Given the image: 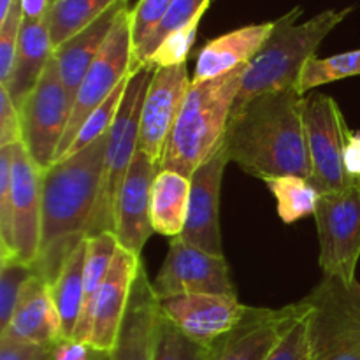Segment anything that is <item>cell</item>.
I'll return each instance as SVG.
<instances>
[{
  "label": "cell",
  "mask_w": 360,
  "mask_h": 360,
  "mask_svg": "<svg viewBox=\"0 0 360 360\" xmlns=\"http://www.w3.org/2000/svg\"><path fill=\"white\" fill-rule=\"evenodd\" d=\"M304 95L295 88L257 95L231 112L224 137L229 160L267 181L281 176L309 179Z\"/></svg>",
  "instance_id": "1"
},
{
  "label": "cell",
  "mask_w": 360,
  "mask_h": 360,
  "mask_svg": "<svg viewBox=\"0 0 360 360\" xmlns=\"http://www.w3.org/2000/svg\"><path fill=\"white\" fill-rule=\"evenodd\" d=\"M109 130L94 144L42 171V238L35 276L48 285L88 238L101 193Z\"/></svg>",
  "instance_id": "2"
},
{
  "label": "cell",
  "mask_w": 360,
  "mask_h": 360,
  "mask_svg": "<svg viewBox=\"0 0 360 360\" xmlns=\"http://www.w3.org/2000/svg\"><path fill=\"white\" fill-rule=\"evenodd\" d=\"M354 11V7L345 9H327L319 13L311 20L297 23L302 14V7L295 6L276 20L273 34L267 39L252 62L245 67L241 81V90L236 97L232 111L255 98L257 95L267 91L297 90L299 77L306 63L316 56V49L323 39Z\"/></svg>",
  "instance_id": "3"
},
{
  "label": "cell",
  "mask_w": 360,
  "mask_h": 360,
  "mask_svg": "<svg viewBox=\"0 0 360 360\" xmlns=\"http://www.w3.org/2000/svg\"><path fill=\"white\" fill-rule=\"evenodd\" d=\"M245 67L200 83L192 81L165 144L160 171H174L192 178L221 146L236 97L241 90Z\"/></svg>",
  "instance_id": "4"
},
{
  "label": "cell",
  "mask_w": 360,
  "mask_h": 360,
  "mask_svg": "<svg viewBox=\"0 0 360 360\" xmlns=\"http://www.w3.org/2000/svg\"><path fill=\"white\" fill-rule=\"evenodd\" d=\"M309 360H360V283L323 280L302 299Z\"/></svg>",
  "instance_id": "5"
},
{
  "label": "cell",
  "mask_w": 360,
  "mask_h": 360,
  "mask_svg": "<svg viewBox=\"0 0 360 360\" xmlns=\"http://www.w3.org/2000/svg\"><path fill=\"white\" fill-rule=\"evenodd\" d=\"M153 72V67H144L139 72L129 76V84L123 94L118 115L109 129L101 193H98L88 238L102 234V232H115L116 200H118L123 179L139 150L141 115H143L144 97H146Z\"/></svg>",
  "instance_id": "6"
},
{
  "label": "cell",
  "mask_w": 360,
  "mask_h": 360,
  "mask_svg": "<svg viewBox=\"0 0 360 360\" xmlns=\"http://www.w3.org/2000/svg\"><path fill=\"white\" fill-rule=\"evenodd\" d=\"M132 28H130V9L127 7L120 14L115 28L109 34L108 41L102 46L101 53L88 72L84 74L79 88L74 97L72 109H70L69 125H67L63 139L56 151V160H62L67 155L69 148L72 146L77 132L88 116L108 101L109 95L130 76V60H132Z\"/></svg>",
  "instance_id": "7"
},
{
  "label": "cell",
  "mask_w": 360,
  "mask_h": 360,
  "mask_svg": "<svg viewBox=\"0 0 360 360\" xmlns=\"http://www.w3.org/2000/svg\"><path fill=\"white\" fill-rule=\"evenodd\" d=\"M323 276L354 283L360 259V181L322 193L315 210Z\"/></svg>",
  "instance_id": "8"
},
{
  "label": "cell",
  "mask_w": 360,
  "mask_h": 360,
  "mask_svg": "<svg viewBox=\"0 0 360 360\" xmlns=\"http://www.w3.org/2000/svg\"><path fill=\"white\" fill-rule=\"evenodd\" d=\"M72 98L67 94L55 60H49L44 74L20 105L21 143L41 171L51 167L69 125Z\"/></svg>",
  "instance_id": "9"
},
{
  "label": "cell",
  "mask_w": 360,
  "mask_h": 360,
  "mask_svg": "<svg viewBox=\"0 0 360 360\" xmlns=\"http://www.w3.org/2000/svg\"><path fill=\"white\" fill-rule=\"evenodd\" d=\"M304 129L311 176L309 183L322 193L340 192L354 185L345 167L348 129L340 105L333 97L315 94L306 97Z\"/></svg>",
  "instance_id": "10"
},
{
  "label": "cell",
  "mask_w": 360,
  "mask_h": 360,
  "mask_svg": "<svg viewBox=\"0 0 360 360\" xmlns=\"http://www.w3.org/2000/svg\"><path fill=\"white\" fill-rule=\"evenodd\" d=\"M151 285L158 301L195 294L238 297L225 255L204 252L179 236L169 241L167 255Z\"/></svg>",
  "instance_id": "11"
},
{
  "label": "cell",
  "mask_w": 360,
  "mask_h": 360,
  "mask_svg": "<svg viewBox=\"0 0 360 360\" xmlns=\"http://www.w3.org/2000/svg\"><path fill=\"white\" fill-rule=\"evenodd\" d=\"M304 316L302 299L278 309L248 306L238 327L211 347L210 360H267L285 334Z\"/></svg>",
  "instance_id": "12"
},
{
  "label": "cell",
  "mask_w": 360,
  "mask_h": 360,
  "mask_svg": "<svg viewBox=\"0 0 360 360\" xmlns=\"http://www.w3.org/2000/svg\"><path fill=\"white\" fill-rule=\"evenodd\" d=\"M141 264V255L120 246L90 309L86 345L91 350L111 354L115 348Z\"/></svg>",
  "instance_id": "13"
},
{
  "label": "cell",
  "mask_w": 360,
  "mask_h": 360,
  "mask_svg": "<svg viewBox=\"0 0 360 360\" xmlns=\"http://www.w3.org/2000/svg\"><path fill=\"white\" fill-rule=\"evenodd\" d=\"M186 63L155 69L143 104L139 125V150L160 165L165 144L190 90Z\"/></svg>",
  "instance_id": "14"
},
{
  "label": "cell",
  "mask_w": 360,
  "mask_h": 360,
  "mask_svg": "<svg viewBox=\"0 0 360 360\" xmlns=\"http://www.w3.org/2000/svg\"><path fill=\"white\" fill-rule=\"evenodd\" d=\"M224 143L190 178V200L186 224L179 236L213 255H224L220 232V192L229 164Z\"/></svg>",
  "instance_id": "15"
},
{
  "label": "cell",
  "mask_w": 360,
  "mask_h": 360,
  "mask_svg": "<svg viewBox=\"0 0 360 360\" xmlns=\"http://www.w3.org/2000/svg\"><path fill=\"white\" fill-rule=\"evenodd\" d=\"M158 171V162L137 150L116 200L115 236L122 248L136 255H141L155 232L151 225V186Z\"/></svg>",
  "instance_id": "16"
},
{
  "label": "cell",
  "mask_w": 360,
  "mask_h": 360,
  "mask_svg": "<svg viewBox=\"0 0 360 360\" xmlns=\"http://www.w3.org/2000/svg\"><path fill=\"white\" fill-rule=\"evenodd\" d=\"M13 217L16 259L34 267L42 238V171L21 141L13 155Z\"/></svg>",
  "instance_id": "17"
},
{
  "label": "cell",
  "mask_w": 360,
  "mask_h": 360,
  "mask_svg": "<svg viewBox=\"0 0 360 360\" xmlns=\"http://www.w3.org/2000/svg\"><path fill=\"white\" fill-rule=\"evenodd\" d=\"M160 311L186 336L206 347H213L238 327L248 306L231 295L195 294L160 301Z\"/></svg>",
  "instance_id": "18"
},
{
  "label": "cell",
  "mask_w": 360,
  "mask_h": 360,
  "mask_svg": "<svg viewBox=\"0 0 360 360\" xmlns=\"http://www.w3.org/2000/svg\"><path fill=\"white\" fill-rule=\"evenodd\" d=\"M158 313H160V301L155 295L146 267L141 264L120 327L118 340L109 354V360H153Z\"/></svg>",
  "instance_id": "19"
},
{
  "label": "cell",
  "mask_w": 360,
  "mask_h": 360,
  "mask_svg": "<svg viewBox=\"0 0 360 360\" xmlns=\"http://www.w3.org/2000/svg\"><path fill=\"white\" fill-rule=\"evenodd\" d=\"M276 27V20L266 23L246 25L220 37L211 39L197 55L193 83L224 76L238 67L248 65L262 49Z\"/></svg>",
  "instance_id": "20"
},
{
  "label": "cell",
  "mask_w": 360,
  "mask_h": 360,
  "mask_svg": "<svg viewBox=\"0 0 360 360\" xmlns=\"http://www.w3.org/2000/svg\"><path fill=\"white\" fill-rule=\"evenodd\" d=\"M0 338L55 347L62 341V323L51 299L49 285L34 276L25 287L20 302Z\"/></svg>",
  "instance_id": "21"
},
{
  "label": "cell",
  "mask_w": 360,
  "mask_h": 360,
  "mask_svg": "<svg viewBox=\"0 0 360 360\" xmlns=\"http://www.w3.org/2000/svg\"><path fill=\"white\" fill-rule=\"evenodd\" d=\"M127 7H129V0H118L98 20H95L90 27H86L79 34L74 35L72 39L53 49V60L58 67L62 83L65 86L67 94L72 98V102L84 74L88 72L94 60L97 58L102 46L105 44L109 34L115 28L120 14Z\"/></svg>",
  "instance_id": "22"
},
{
  "label": "cell",
  "mask_w": 360,
  "mask_h": 360,
  "mask_svg": "<svg viewBox=\"0 0 360 360\" xmlns=\"http://www.w3.org/2000/svg\"><path fill=\"white\" fill-rule=\"evenodd\" d=\"M51 56L53 44L48 18L39 21L23 20L13 72H11L9 83L4 86L9 91L18 109L39 83Z\"/></svg>",
  "instance_id": "23"
},
{
  "label": "cell",
  "mask_w": 360,
  "mask_h": 360,
  "mask_svg": "<svg viewBox=\"0 0 360 360\" xmlns=\"http://www.w3.org/2000/svg\"><path fill=\"white\" fill-rule=\"evenodd\" d=\"M190 178L174 171H158L151 186V225L157 234L178 238L186 224Z\"/></svg>",
  "instance_id": "24"
},
{
  "label": "cell",
  "mask_w": 360,
  "mask_h": 360,
  "mask_svg": "<svg viewBox=\"0 0 360 360\" xmlns=\"http://www.w3.org/2000/svg\"><path fill=\"white\" fill-rule=\"evenodd\" d=\"M84 262H86V239L81 241L70 253L56 280L49 285L51 299L62 323V340H74V333L83 311Z\"/></svg>",
  "instance_id": "25"
},
{
  "label": "cell",
  "mask_w": 360,
  "mask_h": 360,
  "mask_svg": "<svg viewBox=\"0 0 360 360\" xmlns=\"http://www.w3.org/2000/svg\"><path fill=\"white\" fill-rule=\"evenodd\" d=\"M120 250V243L115 232H102V234L86 238V262H84V301L79 322H77L74 340L86 343V329L90 309L109 273L112 260Z\"/></svg>",
  "instance_id": "26"
},
{
  "label": "cell",
  "mask_w": 360,
  "mask_h": 360,
  "mask_svg": "<svg viewBox=\"0 0 360 360\" xmlns=\"http://www.w3.org/2000/svg\"><path fill=\"white\" fill-rule=\"evenodd\" d=\"M118 0H51L48 13L53 49L90 27Z\"/></svg>",
  "instance_id": "27"
},
{
  "label": "cell",
  "mask_w": 360,
  "mask_h": 360,
  "mask_svg": "<svg viewBox=\"0 0 360 360\" xmlns=\"http://www.w3.org/2000/svg\"><path fill=\"white\" fill-rule=\"evenodd\" d=\"M211 6V0H171L165 16L162 18L160 25L155 28L153 34L143 42L137 49H134L132 60H130V76L139 72L141 69L148 67V62L157 51L158 46L179 28L186 27L197 18H202L207 7Z\"/></svg>",
  "instance_id": "28"
},
{
  "label": "cell",
  "mask_w": 360,
  "mask_h": 360,
  "mask_svg": "<svg viewBox=\"0 0 360 360\" xmlns=\"http://www.w3.org/2000/svg\"><path fill=\"white\" fill-rule=\"evenodd\" d=\"M266 185L276 199L278 217L283 224H294L309 214H315L320 193L309 179L299 176H281L267 179Z\"/></svg>",
  "instance_id": "29"
},
{
  "label": "cell",
  "mask_w": 360,
  "mask_h": 360,
  "mask_svg": "<svg viewBox=\"0 0 360 360\" xmlns=\"http://www.w3.org/2000/svg\"><path fill=\"white\" fill-rule=\"evenodd\" d=\"M354 76H360V49L340 53V55L327 56V58L315 56L302 69L297 83V91L304 95L313 88Z\"/></svg>",
  "instance_id": "30"
},
{
  "label": "cell",
  "mask_w": 360,
  "mask_h": 360,
  "mask_svg": "<svg viewBox=\"0 0 360 360\" xmlns=\"http://www.w3.org/2000/svg\"><path fill=\"white\" fill-rule=\"evenodd\" d=\"M211 347L186 336L164 313H158L153 360H210Z\"/></svg>",
  "instance_id": "31"
},
{
  "label": "cell",
  "mask_w": 360,
  "mask_h": 360,
  "mask_svg": "<svg viewBox=\"0 0 360 360\" xmlns=\"http://www.w3.org/2000/svg\"><path fill=\"white\" fill-rule=\"evenodd\" d=\"M14 144L0 148V260L16 259L13 217Z\"/></svg>",
  "instance_id": "32"
},
{
  "label": "cell",
  "mask_w": 360,
  "mask_h": 360,
  "mask_svg": "<svg viewBox=\"0 0 360 360\" xmlns=\"http://www.w3.org/2000/svg\"><path fill=\"white\" fill-rule=\"evenodd\" d=\"M34 276V267L18 259L0 260V333L9 326L25 287Z\"/></svg>",
  "instance_id": "33"
},
{
  "label": "cell",
  "mask_w": 360,
  "mask_h": 360,
  "mask_svg": "<svg viewBox=\"0 0 360 360\" xmlns=\"http://www.w3.org/2000/svg\"><path fill=\"white\" fill-rule=\"evenodd\" d=\"M127 84H129V77H127V79L123 81V83L120 84L111 95H109L108 101H105L104 104L98 105V108L88 116V120L84 122V125L81 127L79 132H77L76 139H74L72 146L69 148L65 157H69V155H74L77 153V151L88 148L90 144H94L98 137H102L109 129H111L112 122H115L116 115H118V109H120V104H122L123 94H125L127 90Z\"/></svg>",
  "instance_id": "34"
},
{
  "label": "cell",
  "mask_w": 360,
  "mask_h": 360,
  "mask_svg": "<svg viewBox=\"0 0 360 360\" xmlns=\"http://www.w3.org/2000/svg\"><path fill=\"white\" fill-rule=\"evenodd\" d=\"M200 20H202V18H197V20H193L192 23H188L186 27L172 32V34L158 46V49L153 53L150 62H148V67L162 69V67H174L186 63L190 49H192L193 42H195Z\"/></svg>",
  "instance_id": "35"
},
{
  "label": "cell",
  "mask_w": 360,
  "mask_h": 360,
  "mask_svg": "<svg viewBox=\"0 0 360 360\" xmlns=\"http://www.w3.org/2000/svg\"><path fill=\"white\" fill-rule=\"evenodd\" d=\"M21 23H23L21 0H14L7 18L0 23V86L9 83L14 58H16L18 41H20Z\"/></svg>",
  "instance_id": "36"
},
{
  "label": "cell",
  "mask_w": 360,
  "mask_h": 360,
  "mask_svg": "<svg viewBox=\"0 0 360 360\" xmlns=\"http://www.w3.org/2000/svg\"><path fill=\"white\" fill-rule=\"evenodd\" d=\"M171 0H139L130 9V28H132L134 49L139 48L160 25ZM134 53V51H132Z\"/></svg>",
  "instance_id": "37"
},
{
  "label": "cell",
  "mask_w": 360,
  "mask_h": 360,
  "mask_svg": "<svg viewBox=\"0 0 360 360\" xmlns=\"http://www.w3.org/2000/svg\"><path fill=\"white\" fill-rule=\"evenodd\" d=\"M267 360H309L308 329L304 319L299 320L280 341Z\"/></svg>",
  "instance_id": "38"
},
{
  "label": "cell",
  "mask_w": 360,
  "mask_h": 360,
  "mask_svg": "<svg viewBox=\"0 0 360 360\" xmlns=\"http://www.w3.org/2000/svg\"><path fill=\"white\" fill-rule=\"evenodd\" d=\"M21 141V120L9 91L0 86V148Z\"/></svg>",
  "instance_id": "39"
},
{
  "label": "cell",
  "mask_w": 360,
  "mask_h": 360,
  "mask_svg": "<svg viewBox=\"0 0 360 360\" xmlns=\"http://www.w3.org/2000/svg\"><path fill=\"white\" fill-rule=\"evenodd\" d=\"M53 348L55 347L0 338V360H53Z\"/></svg>",
  "instance_id": "40"
},
{
  "label": "cell",
  "mask_w": 360,
  "mask_h": 360,
  "mask_svg": "<svg viewBox=\"0 0 360 360\" xmlns=\"http://www.w3.org/2000/svg\"><path fill=\"white\" fill-rule=\"evenodd\" d=\"M91 348L76 340H62L53 348V360H90Z\"/></svg>",
  "instance_id": "41"
},
{
  "label": "cell",
  "mask_w": 360,
  "mask_h": 360,
  "mask_svg": "<svg viewBox=\"0 0 360 360\" xmlns=\"http://www.w3.org/2000/svg\"><path fill=\"white\" fill-rule=\"evenodd\" d=\"M345 167L352 181H360V132H350L345 148Z\"/></svg>",
  "instance_id": "42"
},
{
  "label": "cell",
  "mask_w": 360,
  "mask_h": 360,
  "mask_svg": "<svg viewBox=\"0 0 360 360\" xmlns=\"http://www.w3.org/2000/svg\"><path fill=\"white\" fill-rule=\"evenodd\" d=\"M51 0H21V11H23V20L39 21L48 18Z\"/></svg>",
  "instance_id": "43"
},
{
  "label": "cell",
  "mask_w": 360,
  "mask_h": 360,
  "mask_svg": "<svg viewBox=\"0 0 360 360\" xmlns=\"http://www.w3.org/2000/svg\"><path fill=\"white\" fill-rule=\"evenodd\" d=\"M13 4H14V0H0V23H2V21L7 18L11 7H13Z\"/></svg>",
  "instance_id": "44"
},
{
  "label": "cell",
  "mask_w": 360,
  "mask_h": 360,
  "mask_svg": "<svg viewBox=\"0 0 360 360\" xmlns=\"http://www.w3.org/2000/svg\"><path fill=\"white\" fill-rule=\"evenodd\" d=\"M90 360H109V354H102V352L91 350Z\"/></svg>",
  "instance_id": "45"
}]
</instances>
